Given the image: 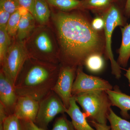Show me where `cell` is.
Listing matches in <instances>:
<instances>
[{
    "label": "cell",
    "instance_id": "cell-1",
    "mask_svg": "<svg viewBox=\"0 0 130 130\" xmlns=\"http://www.w3.org/2000/svg\"><path fill=\"white\" fill-rule=\"evenodd\" d=\"M61 52V64L78 68L93 54L105 52V42L100 31L93 29L83 16L60 12L53 16Z\"/></svg>",
    "mask_w": 130,
    "mask_h": 130
},
{
    "label": "cell",
    "instance_id": "cell-2",
    "mask_svg": "<svg viewBox=\"0 0 130 130\" xmlns=\"http://www.w3.org/2000/svg\"><path fill=\"white\" fill-rule=\"evenodd\" d=\"M60 65L29 58L15 84L18 96L31 98L38 101L52 91L59 72Z\"/></svg>",
    "mask_w": 130,
    "mask_h": 130
},
{
    "label": "cell",
    "instance_id": "cell-3",
    "mask_svg": "<svg viewBox=\"0 0 130 130\" xmlns=\"http://www.w3.org/2000/svg\"><path fill=\"white\" fill-rule=\"evenodd\" d=\"M74 97L89 122L93 121L107 124L112 105L106 91H89L79 94Z\"/></svg>",
    "mask_w": 130,
    "mask_h": 130
},
{
    "label": "cell",
    "instance_id": "cell-4",
    "mask_svg": "<svg viewBox=\"0 0 130 130\" xmlns=\"http://www.w3.org/2000/svg\"><path fill=\"white\" fill-rule=\"evenodd\" d=\"M32 36L33 49L28 51L30 58L48 63H60L59 53L56 49L54 38L45 29H40Z\"/></svg>",
    "mask_w": 130,
    "mask_h": 130
},
{
    "label": "cell",
    "instance_id": "cell-5",
    "mask_svg": "<svg viewBox=\"0 0 130 130\" xmlns=\"http://www.w3.org/2000/svg\"><path fill=\"white\" fill-rule=\"evenodd\" d=\"M102 18L105 21L104 29L106 56L111 62L112 74L119 79L121 77V68L114 59L111 48L112 36L115 29L118 26H123L124 21L119 10L114 6H110Z\"/></svg>",
    "mask_w": 130,
    "mask_h": 130
},
{
    "label": "cell",
    "instance_id": "cell-6",
    "mask_svg": "<svg viewBox=\"0 0 130 130\" xmlns=\"http://www.w3.org/2000/svg\"><path fill=\"white\" fill-rule=\"evenodd\" d=\"M29 58L28 50L23 41H18L11 45L8 48L1 65V70L14 86L20 73Z\"/></svg>",
    "mask_w": 130,
    "mask_h": 130
},
{
    "label": "cell",
    "instance_id": "cell-7",
    "mask_svg": "<svg viewBox=\"0 0 130 130\" xmlns=\"http://www.w3.org/2000/svg\"><path fill=\"white\" fill-rule=\"evenodd\" d=\"M67 108L59 97L53 91L39 101V107L35 123L44 130L59 114L64 113Z\"/></svg>",
    "mask_w": 130,
    "mask_h": 130
},
{
    "label": "cell",
    "instance_id": "cell-8",
    "mask_svg": "<svg viewBox=\"0 0 130 130\" xmlns=\"http://www.w3.org/2000/svg\"><path fill=\"white\" fill-rule=\"evenodd\" d=\"M113 88L108 81L99 77L91 76L85 73L82 67L77 68L76 76L72 90V96L89 91L97 90H112Z\"/></svg>",
    "mask_w": 130,
    "mask_h": 130
},
{
    "label": "cell",
    "instance_id": "cell-9",
    "mask_svg": "<svg viewBox=\"0 0 130 130\" xmlns=\"http://www.w3.org/2000/svg\"><path fill=\"white\" fill-rule=\"evenodd\" d=\"M77 68L68 65H60L57 81L52 91L59 97L67 108L70 106L72 97V90Z\"/></svg>",
    "mask_w": 130,
    "mask_h": 130
},
{
    "label": "cell",
    "instance_id": "cell-10",
    "mask_svg": "<svg viewBox=\"0 0 130 130\" xmlns=\"http://www.w3.org/2000/svg\"><path fill=\"white\" fill-rule=\"evenodd\" d=\"M18 97L14 84L1 70L0 103L5 107L8 116L13 114Z\"/></svg>",
    "mask_w": 130,
    "mask_h": 130
},
{
    "label": "cell",
    "instance_id": "cell-11",
    "mask_svg": "<svg viewBox=\"0 0 130 130\" xmlns=\"http://www.w3.org/2000/svg\"><path fill=\"white\" fill-rule=\"evenodd\" d=\"M39 107V102L31 98L19 96L13 114L20 120L35 123Z\"/></svg>",
    "mask_w": 130,
    "mask_h": 130
},
{
    "label": "cell",
    "instance_id": "cell-12",
    "mask_svg": "<svg viewBox=\"0 0 130 130\" xmlns=\"http://www.w3.org/2000/svg\"><path fill=\"white\" fill-rule=\"evenodd\" d=\"M111 102L112 106L119 108L120 113L123 119H130L128 111H130V95L123 93L120 89L119 86L113 87L112 90L106 91Z\"/></svg>",
    "mask_w": 130,
    "mask_h": 130
},
{
    "label": "cell",
    "instance_id": "cell-13",
    "mask_svg": "<svg viewBox=\"0 0 130 130\" xmlns=\"http://www.w3.org/2000/svg\"><path fill=\"white\" fill-rule=\"evenodd\" d=\"M67 114L72 120L76 130H96L88 123L86 116L77 104L75 97L72 96L70 100V106L67 109Z\"/></svg>",
    "mask_w": 130,
    "mask_h": 130
},
{
    "label": "cell",
    "instance_id": "cell-14",
    "mask_svg": "<svg viewBox=\"0 0 130 130\" xmlns=\"http://www.w3.org/2000/svg\"><path fill=\"white\" fill-rule=\"evenodd\" d=\"M121 30L122 42L117 63L120 66L125 67L130 58V23L121 28Z\"/></svg>",
    "mask_w": 130,
    "mask_h": 130
},
{
    "label": "cell",
    "instance_id": "cell-15",
    "mask_svg": "<svg viewBox=\"0 0 130 130\" xmlns=\"http://www.w3.org/2000/svg\"><path fill=\"white\" fill-rule=\"evenodd\" d=\"M35 18L30 12L21 16L16 35L18 41H23L30 36L35 28Z\"/></svg>",
    "mask_w": 130,
    "mask_h": 130
},
{
    "label": "cell",
    "instance_id": "cell-16",
    "mask_svg": "<svg viewBox=\"0 0 130 130\" xmlns=\"http://www.w3.org/2000/svg\"><path fill=\"white\" fill-rule=\"evenodd\" d=\"M46 0H36L32 15L40 24L47 23L50 16V11Z\"/></svg>",
    "mask_w": 130,
    "mask_h": 130
},
{
    "label": "cell",
    "instance_id": "cell-17",
    "mask_svg": "<svg viewBox=\"0 0 130 130\" xmlns=\"http://www.w3.org/2000/svg\"><path fill=\"white\" fill-rule=\"evenodd\" d=\"M102 55L93 54L86 58L84 65L89 71L93 73H98L103 70L105 66V61Z\"/></svg>",
    "mask_w": 130,
    "mask_h": 130
},
{
    "label": "cell",
    "instance_id": "cell-18",
    "mask_svg": "<svg viewBox=\"0 0 130 130\" xmlns=\"http://www.w3.org/2000/svg\"><path fill=\"white\" fill-rule=\"evenodd\" d=\"M110 124V130H130V122L117 115L112 108L108 117Z\"/></svg>",
    "mask_w": 130,
    "mask_h": 130
},
{
    "label": "cell",
    "instance_id": "cell-19",
    "mask_svg": "<svg viewBox=\"0 0 130 130\" xmlns=\"http://www.w3.org/2000/svg\"><path fill=\"white\" fill-rule=\"evenodd\" d=\"M51 6L63 11L81 7L82 1L79 0H46Z\"/></svg>",
    "mask_w": 130,
    "mask_h": 130
},
{
    "label": "cell",
    "instance_id": "cell-20",
    "mask_svg": "<svg viewBox=\"0 0 130 130\" xmlns=\"http://www.w3.org/2000/svg\"><path fill=\"white\" fill-rule=\"evenodd\" d=\"M10 36L7 28H0V63L2 64L8 50L11 46Z\"/></svg>",
    "mask_w": 130,
    "mask_h": 130
},
{
    "label": "cell",
    "instance_id": "cell-21",
    "mask_svg": "<svg viewBox=\"0 0 130 130\" xmlns=\"http://www.w3.org/2000/svg\"><path fill=\"white\" fill-rule=\"evenodd\" d=\"M21 17L18 10L11 14L7 26V30L10 36L17 35Z\"/></svg>",
    "mask_w": 130,
    "mask_h": 130
},
{
    "label": "cell",
    "instance_id": "cell-22",
    "mask_svg": "<svg viewBox=\"0 0 130 130\" xmlns=\"http://www.w3.org/2000/svg\"><path fill=\"white\" fill-rule=\"evenodd\" d=\"M113 0H84L82 1L81 8L91 9H101L107 7Z\"/></svg>",
    "mask_w": 130,
    "mask_h": 130
},
{
    "label": "cell",
    "instance_id": "cell-23",
    "mask_svg": "<svg viewBox=\"0 0 130 130\" xmlns=\"http://www.w3.org/2000/svg\"><path fill=\"white\" fill-rule=\"evenodd\" d=\"M50 130H76L72 121L68 119L64 113L55 120Z\"/></svg>",
    "mask_w": 130,
    "mask_h": 130
},
{
    "label": "cell",
    "instance_id": "cell-24",
    "mask_svg": "<svg viewBox=\"0 0 130 130\" xmlns=\"http://www.w3.org/2000/svg\"><path fill=\"white\" fill-rule=\"evenodd\" d=\"M2 124L3 130H21L20 120L13 114L8 116Z\"/></svg>",
    "mask_w": 130,
    "mask_h": 130
},
{
    "label": "cell",
    "instance_id": "cell-25",
    "mask_svg": "<svg viewBox=\"0 0 130 130\" xmlns=\"http://www.w3.org/2000/svg\"><path fill=\"white\" fill-rule=\"evenodd\" d=\"M20 6L18 0H0V8L11 14L17 11Z\"/></svg>",
    "mask_w": 130,
    "mask_h": 130
},
{
    "label": "cell",
    "instance_id": "cell-26",
    "mask_svg": "<svg viewBox=\"0 0 130 130\" xmlns=\"http://www.w3.org/2000/svg\"><path fill=\"white\" fill-rule=\"evenodd\" d=\"M21 130H45L38 126L34 122L20 120Z\"/></svg>",
    "mask_w": 130,
    "mask_h": 130
},
{
    "label": "cell",
    "instance_id": "cell-27",
    "mask_svg": "<svg viewBox=\"0 0 130 130\" xmlns=\"http://www.w3.org/2000/svg\"><path fill=\"white\" fill-rule=\"evenodd\" d=\"M11 14L0 8V28H7L8 23Z\"/></svg>",
    "mask_w": 130,
    "mask_h": 130
},
{
    "label": "cell",
    "instance_id": "cell-28",
    "mask_svg": "<svg viewBox=\"0 0 130 130\" xmlns=\"http://www.w3.org/2000/svg\"><path fill=\"white\" fill-rule=\"evenodd\" d=\"M91 25L94 29L100 31L104 28L105 21L103 18L96 17L91 22Z\"/></svg>",
    "mask_w": 130,
    "mask_h": 130
},
{
    "label": "cell",
    "instance_id": "cell-29",
    "mask_svg": "<svg viewBox=\"0 0 130 130\" xmlns=\"http://www.w3.org/2000/svg\"><path fill=\"white\" fill-rule=\"evenodd\" d=\"M21 6L28 9L32 14L34 10L36 0H18Z\"/></svg>",
    "mask_w": 130,
    "mask_h": 130
},
{
    "label": "cell",
    "instance_id": "cell-30",
    "mask_svg": "<svg viewBox=\"0 0 130 130\" xmlns=\"http://www.w3.org/2000/svg\"><path fill=\"white\" fill-rule=\"evenodd\" d=\"M91 125L95 128L96 130H110V126H108L107 124H99L94 121H90Z\"/></svg>",
    "mask_w": 130,
    "mask_h": 130
},
{
    "label": "cell",
    "instance_id": "cell-31",
    "mask_svg": "<svg viewBox=\"0 0 130 130\" xmlns=\"http://www.w3.org/2000/svg\"><path fill=\"white\" fill-rule=\"evenodd\" d=\"M8 116L3 105L0 103V123H2Z\"/></svg>",
    "mask_w": 130,
    "mask_h": 130
},
{
    "label": "cell",
    "instance_id": "cell-32",
    "mask_svg": "<svg viewBox=\"0 0 130 130\" xmlns=\"http://www.w3.org/2000/svg\"><path fill=\"white\" fill-rule=\"evenodd\" d=\"M18 10L21 16H24L30 12L28 11V9H26L25 8L21 6L19 8Z\"/></svg>",
    "mask_w": 130,
    "mask_h": 130
},
{
    "label": "cell",
    "instance_id": "cell-33",
    "mask_svg": "<svg viewBox=\"0 0 130 130\" xmlns=\"http://www.w3.org/2000/svg\"><path fill=\"white\" fill-rule=\"evenodd\" d=\"M126 14L128 16H130V0H127L125 6Z\"/></svg>",
    "mask_w": 130,
    "mask_h": 130
},
{
    "label": "cell",
    "instance_id": "cell-34",
    "mask_svg": "<svg viewBox=\"0 0 130 130\" xmlns=\"http://www.w3.org/2000/svg\"><path fill=\"white\" fill-rule=\"evenodd\" d=\"M124 76L128 79V83H129V87L130 88V67L128 68V70H126V72L124 74Z\"/></svg>",
    "mask_w": 130,
    "mask_h": 130
},
{
    "label": "cell",
    "instance_id": "cell-35",
    "mask_svg": "<svg viewBox=\"0 0 130 130\" xmlns=\"http://www.w3.org/2000/svg\"><path fill=\"white\" fill-rule=\"evenodd\" d=\"M0 130H3L2 123H0Z\"/></svg>",
    "mask_w": 130,
    "mask_h": 130
}]
</instances>
